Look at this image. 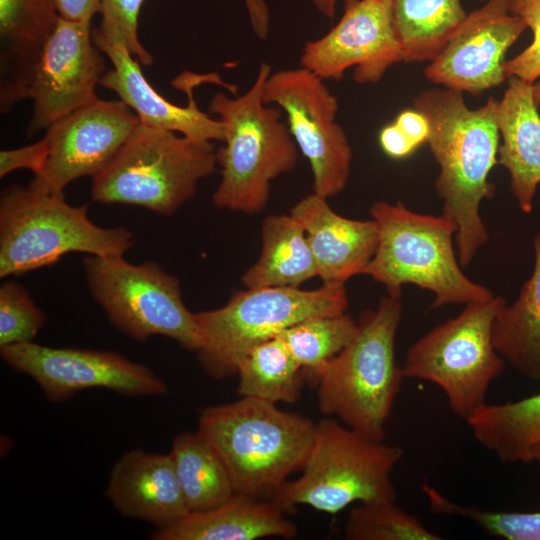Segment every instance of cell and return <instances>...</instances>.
<instances>
[{"instance_id":"35","label":"cell","mask_w":540,"mask_h":540,"mask_svg":"<svg viewBox=\"0 0 540 540\" xmlns=\"http://www.w3.org/2000/svg\"><path fill=\"white\" fill-rule=\"evenodd\" d=\"M509 10L524 20L533 40L521 53L505 61L504 73L507 78L517 77L533 84L540 78V0H509Z\"/></svg>"},{"instance_id":"9","label":"cell","mask_w":540,"mask_h":540,"mask_svg":"<svg viewBox=\"0 0 540 540\" xmlns=\"http://www.w3.org/2000/svg\"><path fill=\"white\" fill-rule=\"evenodd\" d=\"M344 286L246 288L220 308L194 313L199 333L196 351L205 372L222 379L236 375L254 346L309 318L345 313Z\"/></svg>"},{"instance_id":"39","label":"cell","mask_w":540,"mask_h":540,"mask_svg":"<svg viewBox=\"0 0 540 540\" xmlns=\"http://www.w3.org/2000/svg\"><path fill=\"white\" fill-rule=\"evenodd\" d=\"M252 29L260 40L269 35L270 13L265 0H244Z\"/></svg>"},{"instance_id":"41","label":"cell","mask_w":540,"mask_h":540,"mask_svg":"<svg viewBox=\"0 0 540 540\" xmlns=\"http://www.w3.org/2000/svg\"><path fill=\"white\" fill-rule=\"evenodd\" d=\"M532 89H533L534 101H535L536 105L539 107L540 106V78H538L532 84Z\"/></svg>"},{"instance_id":"5","label":"cell","mask_w":540,"mask_h":540,"mask_svg":"<svg viewBox=\"0 0 540 540\" xmlns=\"http://www.w3.org/2000/svg\"><path fill=\"white\" fill-rule=\"evenodd\" d=\"M370 214L379 240L363 275L384 285L390 297L400 299L405 284L433 292L432 309L495 296L463 273L453 247L457 226L448 216L420 214L400 201L381 200L371 206Z\"/></svg>"},{"instance_id":"1","label":"cell","mask_w":540,"mask_h":540,"mask_svg":"<svg viewBox=\"0 0 540 540\" xmlns=\"http://www.w3.org/2000/svg\"><path fill=\"white\" fill-rule=\"evenodd\" d=\"M413 106L428 120L427 143L440 168L436 194L443 201L442 214L457 226L458 260L467 266L489 238L480 205L496 190L488 176L499 149L498 100L491 97L472 109L462 92L436 87L417 94Z\"/></svg>"},{"instance_id":"31","label":"cell","mask_w":540,"mask_h":540,"mask_svg":"<svg viewBox=\"0 0 540 540\" xmlns=\"http://www.w3.org/2000/svg\"><path fill=\"white\" fill-rule=\"evenodd\" d=\"M347 540H441L415 515L400 508L396 501L360 503L346 519Z\"/></svg>"},{"instance_id":"6","label":"cell","mask_w":540,"mask_h":540,"mask_svg":"<svg viewBox=\"0 0 540 540\" xmlns=\"http://www.w3.org/2000/svg\"><path fill=\"white\" fill-rule=\"evenodd\" d=\"M134 244L130 229L96 225L86 205L67 203L63 193L30 183L26 187L13 184L1 192V278L53 265L71 252L123 256Z\"/></svg>"},{"instance_id":"15","label":"cell","mask_w":540,"mask_h":540,"mask_svg":"<svg viewBox=\"0 0 540 540\" xmlns=\"http://www.w3.org/2000/svg\"><path fill=\"white\" fill-rule=\"evenodd\" d=\"M139 117L121 100L96 99L60 118L44 135L49 152L31 185L51 192L81 177H95L130 137Z\"/></svg>"},{"instance_id":"2","label":"cell","mask_w":540,"mask_h":540,"mask_svg":"<svg viewBox=\"0 0 540 540\" xmlns=\"http://www.w3.org/2000/svg\"><path fill=\"white\" fill-rule=\"evenodd\" d=\"M272 67L263 62L251 87L242 95L216 93L208 107L224 129V145L216 151L221 180L212 195L218 209L255 215L265 209L271 182L292 171L298 147L283 112L264 102L265 83Z\"/></svg>"},{"instance_id":"30","label":"cell","mask_w":540,"mask_h":540,"mask_svg":"<svg viewBox=\"0 0 540 540\" xmlns=\"http://www.w3.org/2000/svg\"><path fill=\"white\" fill-rule=\"evenodd\" d=\"M357 321L345 313L306 319L282 331L286 344L311 385L320 371L353 339Z\"/></svg>"},{"instance_id":"10","label":"cell","mask_w":540,"mask_h":540,"mask_svg":"<svg viewBox=\"0 0 540 540\" xmlns=\"http://www.w3.org/2000/svg\"><path fill=\"white\" fill-rule=\"evenodd\" d=\"M501 296L465 304L455 317L436 326L407 350L402 366L405 378L438 386L448 406L467 421L486 402L493 380L504 371L505 360L496 351L492 331Z\"/></svg>"},{"instance_id":"18","label":"cell","mask_w":540,"mask_h":540,"mask_svg":"<svg viewBox=\"0 0 540 540\" xmlns=\"http://www.w3.org/2000/svg\"><path fill=\"white\" fill-rule=\"evenodd\" d=\"M92 39L99 50L111 61L113 68L107 70L99 85L112 90L119 99L132 109L146 125L163 128L200 143L212 144L223 141L224 129L218 118H213L198 107L193 89L202 83H217L234 91L235 86L224 83L218 74L198 75L185 72L173 82L174 86L188 96L186 106H177L162 97L142 73L139 61L119 41L92 29Z\"/></svg>"},{"instance_id":"38","label":"cell","mask_w":540,"mask_h":540,"mask_svg":"<svg viewBox=\"0 0 540 540\" xmlns=\"http://www.w3.org/2000/svg\"><path fill=\"white\" fill-rule=\"evenodd\" d=\"M59 18L67 21H92L101 12L100 0H49Z\"/></svg>"},{"instance_id":"14","label":"cell","mask_w":540,"mask_h":540,"mask_svg":"<svg viewBox=\"0 0 540 540\" xmlns=\"http://www.w3.org/2000/svg\"><path fill=\"white\" fill-rule=\"evenodd\" d=\"M341 19L322 37L304 44L299 64L324 80H340L354 68L358 84H376L403 61L393 21V0H343Z\"/></svg>"},{"instance_id":"40","label":"cell","mask_w":540,"mask_h":540,"mask_svg":"<svg viewBox=\"0 0 540 540\" xmlns=\"http://www.w3.org/2000/svg\"><path fill=\"white\" fill-rule=\"evenodd\" d=\"M318 11L328 19H333L336 12L337 0H312Z\"/></svg>"},{"instance_id":"29","label":"cell","mask_w":540,"mask_h":540,"mask_svg":"<svg viewBox=\"0 0 540 540\" xmlns=\"http://www.w3.org/2000/svg\"><path fill=\"white\" fill-rule=\"evenodd\" d=\"M237 393L271 403H293L306 382L303 369L278 337L264 341L240 361Z\"/></svg>"},{"instance_id":"12","label":"cell","mask_w":540,"mask_h":540,"mask_svg":"<svg viewBox=\"0 0 540 540\" xmlns=\"http://www.w3.org/2000/svg\"><path fill=\"white\" fill-rule=\"evenodd\" d=\"M325 80L304 68L272 72L263 91L264 102L281 109L298 149L308 160L313 192L324 198L341 193L350 176L352 148L337 122V97Z\"/></svg>"},{"instance_id":"27","label":"cell","mask_w":540,"mask_h":540,"mask_svg":"<svg viewBox=\"0 0 540 540\" xmlns=\"http://www.w3.org/2000/svg\"><path fill=\"white\" fill-rule=\"evenodd\" d=\"M168 454L190 512L212 509L235 495L223 459L199 429L179 433Z\"/></svg>"},{"instance_id":"17","label":"cell","mask_w":540,"mask_h":540,"mask_svg":"<svg viewBox=\"0 0 540 540\" xmlns=\"http://www.w3.org/2000/svg\"><path fill=\"white\" fill-rule=\"evenodd\" d=\"M528 28L509 10V0H487L467 14L443 51L424 69L445 88L478 96L505 79V54Z\"/></svg>"},{"instance_id":"7","label":"cell","mask_w":540,"mask_h":540,"mask_svg":"<svg viewBox=\"0 0 540 540\" xmlns=\"http://www.w3.org/2000/svg\"><path fill=\"white\" fill-rule=\"evenodd\" d=\"M403 449L327 416L316 423L301 475L271 498L286 513L297 505L335 514L354 503L396 501L391 474Z\"/></svg>"},{"instance_id":"20","label":"cell","mask_w":540,"mask_h":540,"mask_svg":"<svg viewBox=\"0 0 540 540\" xmlns=\"http://www.w3.org/2000/svg\"><path fill=\"white\" fill-rule=\"evenodd\" d=\"M105 496L122 515L156 529L190 512L169 454L125 452L110 472Z\"/></svg>"},{"instance_id":"24","label":"cell","mask_w":540,"mask_h":540,"mask_svg":"<svg viewBox=\"0 0 540 540\" xmlns=\"http://www.w3.org/2000/svg\"><path fill=\"white\" fill-rule=\"evenodd\" d=\"M261 238L257 261L241 277L246 288L299 287L318 276L305 230L291 214L265 217Z\"/></svg>"},{"instance_id":"26","label":"cell","mask_w":540,"mask_h":540,"mask_svg":"<svg viewBox=\"0 0 540 540\" xmlns=\"http://www.w3.org/2000/svg\"><path fill=\"white\" fill-rule=\"evenodd\" d=\"M466 423L474 439L502 463H531L540 446V392L501 404H485Z\"/></svg>"},{"instance_id":"25","label":"cell","mask_w":540,"mask_h":540,"mask_svg":"<svg viewBox=\"0 0 540 540\" xmlns=\"http://www.w3.org/2000/svg\"><path fill=\"white\" fill-rule=\"evenodd\" d=\"M534 268L513 304L507 302L494 320L496 351L525 378L540 380V232L533 240Z\"/></svg>"},{"instance_id":"16","label":"cell","mask_w":540,"mask_h":540,"mask_svg":"<svg viewBox=\"0 0 540 540\" xmlns=\"http://www.w3.org/2000/svg\"><path fill=\"white\" fill-rule=\"evenodd\" d=\"M91 24L59 18L28 90L33 113L27 136L98 99L95 88L107 70L102 52L93 42Z\"/></svg>"},{"instance_id":"8","label":"cell","mask_w":540,"mask_h":540,"mask_svg":"<svg viewBox=\"0 0 540 540\" xmlns=\"http://www.w3.org/2000/svg\"><path fill=\"white\" fill-rule=\"evenodd\" d=\"M213 144L138 123L112 161L92 178V199L172 215L215 172Z\"/></svg>"},{"instance_id":"28","label":"cell","mask_w":540,"mask_h":540,"mask_svg":"<svg viewBox=\"0 0 540 540\" xmlns=\"http://www.w3.org/2000/svg\"><path fill=\"white\" fill-rule=\"evenodd\" d=\"M403 62L433 61L465 20L461 0H393Z\"/></svg>"},{"instance_id":"13","label":"cell","mask_w":540,"mask_h":540,"mask_svg":"<svg viewBox=\"0 0 540 540\" xmlns=\"http://www.w3.org/2000/svg\"><path fill=\"white\" fill-rule=\"evenodd\" d=\"M2 359L31 377L51 402L105 388L126 396H157L167 384L150 368L112 351L54 348L25 342L0 348Z\"/></svg>"},{"instance_id":"34","label":"cell","mask_w":540,"mask_h":540,"mask_svg":"<svg viewBox=\"0 0 540 540\" xmlns=\"http://www.w3.org/2000/svg\"><path fill=\"white\" fill-rule=\"evenodd\" d=\"M101 23L97 29L105 36L121 42L140 62L148 66L152 55L142 46L138 36V17L144 0H100Z\"/></svg>"},{"instance_id":"32","label":"cell","mask_w":540,"mask_h":540,"mask_svg":"<svg viewBox=\"0 0 540 540\" xmlns=\"http://www.w3.org/2000/svg\"><path fill=\"white\" fill-rule=\"evenodd\" d=\"M421 488L434 513L466 518L477 524L486 533L502 539L540 540V511L483 510L455 503L426 483Z\"/></svg>"},{"instance_id":"11","label":"cell","mask_w":540,"mask_h":540,"mask_svg":"<svg viewBox=\"0 0 540 540\" xmlns=\"http://www.w3.org/2000/svg\"><path fill=\"white\" fill-rule=\"evenodd\" d=\"M82 264L91 295L120 332L136 341L165 336L197 351L195 315L184 304L176 276L156 262L132 264L123 256L86 255Z\"/></svg>"},{"instance_id":"4","label":"cell","mask_w":540,"mask_h":540,"mask_svg":"<svg viewBox=\"0 0 540 540\" xmlns=\"http://www.w3.org/2000/svg\"><path fill=\"white\" fill-rule=\"evenodd\" d=\"M402 317L400 299L383 296L376 309L364 310L350 343L318 374V406L350 428L383 440L385 426L404 377L395 360Z\"/></svg>"},{"instance_id":"37","label":"cell","mask_w":540,"mask_h":540,"mask_svg":"<svg viewBox=\"0 0 540 540\" xmlns=\"http://www.w3.org/2000/svg\"><path fill=\"white\" fill-rule=\"evenodd\" d=\"M392 123L414 150L427 142L429 123L425 115L417 109L403 110Z\"/></svg>"},{"instance_id":"23","label":"cell","mask_w":540,"mask_h":540,"mask_svg":"<svg viewBox=\"0 0 540 540\" xmlns=\"http://www.w3.org/2000/svg\"><path fill=\"white\" fill-rule=\"evenodd\" d=\"M272 500L235 494L225 503L193 511L151 534L153 540H255L264 537L292 539L296 525Z\"/></svg>"},{"instance_id":"22","label":"cell","mask_w":540,"mask_h":540,"mask_svg":"<svg viewBox=\"0 0 540 540\" xmlns=\"http://www.w3.org/2000/svg\"><path fill=\"white\" fill-rule=\"evenodd\" d=\"M498 101L497 124L502 136L497 164L510 175V188L519 208L530 213L540 183V115L532 84L510 77Z\"/></svg>"},{"instance_id":"3","label":"cell","mask_w":540,"mask_h":540,"mask_svg":"<svg viewBox=\"0 0 540 540\" xmlns=\"http://www.w3.org/2000/svg\"><path fill=\"white\" fill-rule=\"evenodd\" d=\"M316 423L249 397L206 407L198 429L223 459L235 494L272 496L301 471L311 450Z\"/></svg>"},{"instance_id":"42","label":"cell","mask_w":540,"mask_h":540,"mask_svg":"<svg viewBox=\"0 0 540 540\" xmlns=\"http://www.w3.org/2000/svg\"><path fill=\"white\" fill-rule=\"evenodd\" d=\"M531 457H532V462L536 461L540 463V446L532 450Z\"/></svg>"},{"instance_id":"33","label":"cell","mask_w":540,"mask_h":540,"mask_svg":"<svg viewBox=\"0 0 540 540\" xmlns=\"http://www.w3.org/2000/svg\"><path fill=\"white\" fill-rule=\"evenodd\" d=\"M46 314L15 280L0 287V348L31 342L47 323Z\"/></svg>"},{"instance_id":"21","label":"cell","mask_w":540,"mask_h":540,"mask_svg":"<svg viewBox=\"0 0 540 540\" xmlns=\"http://www.w3.org/2000/svg\"><path fill=\"white\" fill-rule=\"evenodd\" d=\"M59 16L49 0H0V103L27 98L35 68Z\"/></svg>"},{"instance_id":"19","label":"cell","mask_w":540,"mask_h":540,"mask_svg":"<svg viewBox=\"0 0 540 540\" xmlns=\"http://www.w3.org/2000/svg\"><path fill=\"white\" fill-rule=\"evenodd\" d=\"M290 214L303 226L318 270L326 286H344L363 272L373 258L379 240L377 223L355 220L336 213L327 198L309 194Z\"/></svg>"},{"instance_id":"36","label":"cell","mask_w":540,"mask_h":540,"mask_svg":"<svg viewBox=\"0 0 540 540\" xmlns=\"http://www.w3.org/2000/svg\"><path fill=\"white\" fill-rule=\"evenodd\" d=\"M49 152L48 141L44 136L39 141L16 149L0 152V177L17 169H29L34 175L42 172Z\"/></svg>"}]
</instances>
